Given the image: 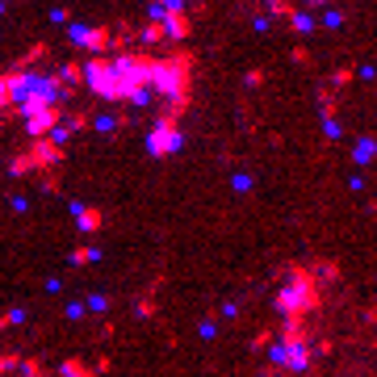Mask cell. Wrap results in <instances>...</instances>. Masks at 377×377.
Listing matches in <instances>:
<instances>
[{
  "label": "cell",
  "instance_id": "obj_1",
  "mask_svg": "<svg viewBox=\"0 0 377 377\" xmlns=\"http://www.w3.org/2000/svg\"><path fill=\"white\" fill-rule=\"evenodd\" d=\"M151 93H159L164 101H168V105H164L168 118H185L188 105H193V55H188V50L155 63Z\"/></svg>",
  "mask_w": 377,
  "mask_h": 377
},
{
  "label": "cell",
  "instance_id": "obj_2",
  "mask_svg": "<svg viewBox=\"0 0 377 377\" xmlns=\"http://www.w3.org/2000/svg\"><path fill=\"white\" fill-rule=\"evenodd\" d=\"M319 302H323V293H319L315 273L302 269V264H285V285L273 298V306L281 310V319L285 315H310V310H319Z\"/></svg>",
  "mask_w": 377,
  "mask_h": 377
},
{
  "label": "cell",
  "instance_id": "obj_3",
  "mask_svg": "<svg viewBox=\"0 0 377 377\" xmlns=\"http://www.w3.org/2000/svg\"><path fill=\"white\" fill-rule=\"evenodd\" d=\"M181 147H185L181 118H168V113H159V122L147 130V155H151V159H168V155H176Z\"/></svg>",
  "mask_w": 377,
  "mask_h": 377
},
{
  "label": "cell",
  "instance_id": "obj_4",
  "mask_svg": "<svg viewBox=\"0 0 377 377\" xmlns=\"http://www.w3.org/2000/svg\"><path fill=\"white\" fill-rule=\"evenodd\" d=\"M84 84H89V93L101 96V101L113 96V55H109V50H101V55H93V59L84 63Z\"/></svg>",
  "mask_w": 377,
  "mask_h": 377
},
{
  "label": "cell",
  "instance_id": "obj_5",
  "mask_svg": "<svg viewBox=\"0 0 377 377\" xmlns=\"http://www.w3.org/2000/svg\"><path fill=\"white\" fill-rule=\"evenodd\" d=\"M59 122H63V101H47L43 109L26 113V130H30V139H38V135H50Z\"/></svg>",
  "mask_w": 377,
  "mask_h": 377
},
{
  "label": "cell",
  "instance_id": "obj_6",
  "mask_svg": "<svg viewBox=\"0 0 377 377\" xmlns=\"http://www.w3.org/2000/svg\"><path fill=\"white\" fill-rule=\"evenodd\" d=\"M30 155L38 159V172H47V168H59L67 159V142H55L50 135H38L30 142Z\"/></svg>",
  "mask_w": 377,
  "mask_h": 377
},
{
  "label": "cell",
  "instance_id": "obj_7",
  "mask_svg": "<svg viewBox=\"0 0 377 377\" xmlns=\"http://www.w3.org/2000/svg\"><path fill=\"white\" fill-rule=\"evenodd\" d=\"M72 43H76L80 50L101 55V50L113 47V30H109V26H76V30H72Z\"/></svg>",
  "mask_w": 377,
  "mask_h": 377
},
{
  "label": "cell",
  "instance_id": "obj_8",
  "mask_svg": "<svg viewBox=\"0 0 377 377\" xmlns=\"http://www.w3.org/2000/svg\"><path fill=\"white\" fill-rule=\"evenodd\" d=\"M67 210H72V218H76L80 235H101V227H105V210H101V206H84V201H72Z\"/></svg>",
  "mask_w": 377,
  "mask_h": 377
},
{
  "label": "cell",
  "instance_id": "obj_9",
  "mask_svg": "<svg viewBox=\"0 0 377 377\" xmlns=\"http://www.w3.org/2000/svg\"><path fill=\"white\" fill-rule=\"evenodd\" d=\"M159 21H164V30H168L172 43H185L188 34H193V21H188V13L181 4H176V9H164V4H159Z\"/></svg>",
  "mask_w": 377,
  "mask_h": 377
},
{
  "label": "cell",
  "instance_id": "obj_10",
  "mask_svg": "<svg viewBox=\"0 0 377 377\" xmlns=\"http://www.w3.org/2000/svg\"><path fill=\"white\" fill-rule=\"evenodd\" d=\"M310 365H315V348L310 344H285V356H281L285 373H306Z\"/></svg>",
  "mask_w": 377,
  "mask_h": 377
},
{
  "label": "cell",
  "instance_id": "obj_11",
  "mask_svg": "<svg viewBox=\"0 0 377 377\" xmlns=\"http://www.w3.org/2000/svg\"><path fill=\"white\" fill-rule=\"evenodd\" d=\"M281 344H310L306 315H285V323H281Z\"/></svg>",
  "mask_w": 377,
  "mask_h": 377
},
{
  "label": "cell",
  "instance_id": "obj_12",
  "mask_svg": "<svg viewBox=\"0 0 377 377\" xmlns=\"http://www.w3.org/2000/svg\"><path fill=\"white\" fill-rule=\"evenodd\" d=\"M126 126H130V113H93L96 135H122Z\"/></svg>",
  "mask_w": 377,
  "mask_h": 377
},
{
  "label": "cell",
  "instance_id": "obj_13",
  "mask_svg": "<svg viewBox=\"0 0 377 377\" xmlns=\"http://www.w3.org/2000/svg\"><path fill=\"white\" fill-rule=\"evenodd\" d=\"M59 80H63L72 93H76V89H84V63H80V59H67V63L59 67Z\"/></svg>",
  "mask_w": 377,
  "mask_h": 377
},
{
  "label": "cell",
  "instance_id": "obj_14",
  "mask_svg": "<svg viewBox=\"0 0 377 377\" xmlns=\"http://www.w3.org/2000/svg\"><path fill=\"white\" fill-rule=\"evenodd\" d=\"M96 260H101V247H93V243H80V247H72V256H67L72 269H89Z\"/></svg>",
  "mask_w": 377,
  "mask_h": 377
},
{
  "label": "cell",
  "instance_id": "obj_15",
  "mask_svg": "<svg viewBox=\"0 0 377 377\" xmlns=\"http://www.w3.org/2000/svg\"><path fill=\"white\" fill-rule=\"evenodd\" d=\"M59 126H63V135L72 139V135H80V130H89V126H93V109H76V113H72L67 122H59Z\"/></svg>",
  "mask_w": 377,
  "mask_h": 377
},
{
  "label": "cell",
  "instance_id": "obj_16",
  "mask_svg": "<svg viewBox=\"0 0 377 377\" xmlns=\"http://www.w3.org/2000/svg\"><path fill=\"white\" fill-rule=\"evenodd\" d=\"M155 293H159V281L139 298V306H135V315H139V319H155V315H159V298H155Z\"/></svg>",
  "mask_w": 377,
  "mask_h": 377
},
{
  "label": "cell",
  "instance_id": "obj_17",
  "mask_svg": "<svg viewBox=\"0 0 377 377\" xmlns=\"http://www.w3.org/2000/svg\"><path fill=\"white\" fill-rule=\"evenodd\" d=\"M59 377H96L93 365H84L80 356H67L63 365H59Z\"/></svg>",
  "mask_w": 377,
  "mask_h": 377
},
{
  "label": "cell",
  "instance_id": "obj_18",
  "mask_svg": "<svg viewBox=\"0 0 377 377\" xmlns=\"http://www.w3.org/2000/svg\"><path fill=\"white\" fill-rule=\"evenodd\" d=\"M9 172H13V176H30V172H38V159H34L30 151H21V155H13Z\"/></svg>",
  "mask_w": 377,
  "mask_h": 377
},
{
  "label": "cell",
  "instance_id": "obj_19",
  "mask_svg": "<svg viewBox=\"0 0 377 377\" xmlns=\"http://www.w3.org/2000/svg\"><path fill=\"white\" fill-rule=\"evenodd\" d=\"M352 159H356L361 168H365V164H373V159H377V139H369V135H365V139L356 142V151H352Z\"/></svg>",
  "mask_w": 377,
  "mask_h": 377
},
{
  "label": "cell",
  "instance_id": "obj_20",
  "mask_svg": "<svg viewBox=\"0 0 377 377\" xmlns=\"http://www.w3.org/2000/svg\"><path fill=\"white\" fill-rule=\"evenodd\" d=\"M335 105H339V101H335V89L323 84V89H319V113H323V118H335Z\"/></svg>",
  "mask_w": 377,
  "mask_h": 377
},
{
  "label": "cell",
  "instance_id": "obj_21",
  "mask_svg": "<svg viewBox=\"0 0 377 377\" xmlns=\"http://www.w3.org/2000/svg\"><path fill=\"white\" fill-rule=\"evenodd\" d=\"M352 80H356V67H339V72H331V89H335V93H339V89H348V84H352Z\"/></svg>",
  "mask_w": 377,
  "mask_h": 377
},
{
  "label": "cell",
  "instance_id": "obj_22",
  "mask_svg": "<svg viewBox=\"0 0 377 377\" xmlns=\"http://www.w3.org/2000/svg\"><path fill=\"white\" fill-rule=\"evenodd\" d=\"M323 139H327V142H339V139H344V126H339V118H323Z\"/></svg>",
  "mask_w": 377,
  "mask_h": 377
},
{
  "label": "cell",
  "instance_id": "obj_23",
  "mask_svg": "<svg viewBox=\"0 0 377 377\" xmlns=\"http://www.w3.org/2000/svg\"><path fill=\"white\" fill-rule=\"evenodd\" d=\"M289 26H293V34H310V30H315V17H306V13H293V17H289Z\"/></svg>",
  "mask_w": 377,
  "mask_h": 377
},
{
  "label": "cell",
  "instance_id": "obj_24",
  "mask_svg": "<svg viewBox=\"0 0 377 377\" xmlns=\"http://www.w3.org/2000/svg\"><path fill=\"white\" fill-rule=\"evenodd\" d=\"M109 306H113L109 293H93V298H89V310H93V315H109Z\"/></svg>",
  "mask_w": 377,
  "mask_h": 377
},
{
  "label": "cell",
  "instance_id": "obj_25",
  "mask_svg": "<svg viewBox=\"0 0 377 377\" xmlns=\"http://www.w3.org/2000/svg\"><path fill=\"white\" fill-rule=\"evenodd\" d=\"M264 80H269V72H264V67H252V72L243 76V84H247V89H264Z\"/></svg>",
  "mask_w": 377,
  "mask_h": 377
},
{
  "label": "cell",
  "instance_id": "obj_26",
  "mask_svg": "<svg viewBox=\"0 0 377 377\" xmlns=\"http://www.w3.org/2000/svg\"><path fill=\"white\" fill-rule=\"evenodd\" d=\"M269 344H273V331H256L252 335V352H264Z\"/></svg>",
  "mask_w": 377,
  "mask_h": 377
},
{
  "label": "cell",
  "instance_id": "obj_27",
  "mask_svg": "<svg viewBox=\"0 0 377 377\" xmlns=\"http://www.w3.org/2000/svg\"><path fill=\"white\" fill-rule=\"evenodd\" d=\"M9 369H21V356L17 352H0V373H9Z\"/></svg>",
  "mask_w": 377,
  "mask_h": 377
},
{
  "label": "cell",
  "instance_id": "obj_28",
  "mask_svg": "<svg viewBox=\"0 0 377 377\" xmlns=\"http://www.w3.org/2000/svg\"><path fill=\"white\" fill-rule=\"evenodd\" d=\"M319 269H323V277H327V281H339V264H335V260H327V264H319Z\"/></svg>",
  "mask_w": 377,
  "mask_h": 377
},
{
  "label": "cell",
  "instance_id": "obj_29",
  "mask_svg": "<svg viewBox=\"0 0 377 377\" xmlns=\"http://www.w3.org/2000/svg\"><path fill=\"white\" fill-rule=\"evenodd\" d=\"M218 315H223V319H239V306H235V302H223V306H218Z\"/></svg>",
  "mask_w": 377,
  "mask_h": 377
},
{
  "label": "cell",
  "instance_id": "obj_30",
  "mask_svg": "<svg viewBox=\"0 0 377 377\" xmlns=\"http://www.w3.org/2000/svg\"><path fill=\"white\" fill-rule=\"evenodd\" d=\"M289 59H293V63H310V50H306V47H293V55H289Z\"/></svg>",
  "mask_w": 377,
  "mask_h": 377
},
{
  "label": "cell",
  "instance_id": "obj_31",
  "mask_svg": "<svg viewBox=\"0 0 377 377\" xmlns=\"http://www.w3.org/2000/svg\"><path fill=\"white\" fill-rule=\"evenodd\" d=\"M93 369H96V377H105V373H109V369H113V361H109V356H101V361H96Z\"/></svg>",
  "mask_w": 377,
  "mask_h": 377
},
{
  "label": "cell",
  "instance_id": "obj_32",
  "mask_svg": "<svg viewBox=\"0 0 377 377\" xmlns=\"http://www.w3.org/2000/svg\"><path fill=\"white\" fill-rule=\"evenodd\" d=\"M197 331H201V339H214V335H218V327H214L210 319H206V323H201V327H197Z\"/></svg>",
  "mask_w": 377,
  "mask_h": 377
},
{
  "label": "cell",
  "instance_id": "obj_33",
  "mask_svg": "<svg viewBox=\"0 0 377 377\" xmlns=\"http://www.w3.org/2000/svg\"><path fill=\"white\" fill-rule=\"evenodd\" d=\"M310 4H327V0H310Z\"/></svg>",
  "mask_w": 377,
  "mask_h": 377
},
{
  "label": "cell",
  "instance_id": "obj_34",
  "mask_svg": "<svg viewBox=\"0 0 377 377\" xmlns=\"http://www.w3.org/2000/svg\"><path fill=\"white\" fill-rule=\"evenodd\" d=\"M269 4H273V0H269Z\"/></svg>",
  "mask_w": 377,
  "mask_h": 377
}]
</instances>
